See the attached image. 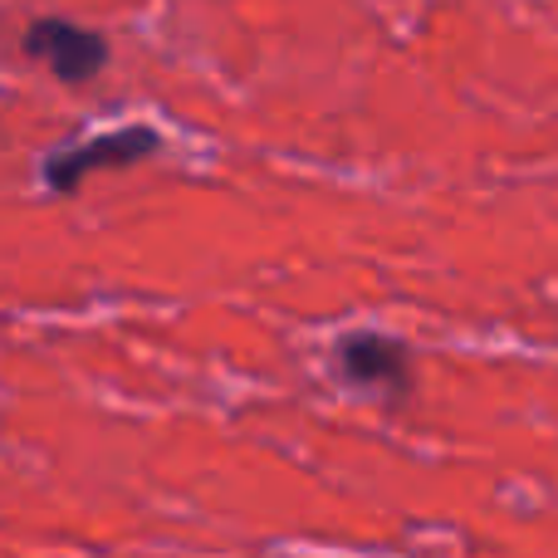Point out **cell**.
Here are the masks:
<instances>
[{"label":"cell","instance_id":"6da1fadb","mask_svg":"<svg viewBox=\"0 0 558 558\" xmlns=\"http://www.w3.org/2000/svg\"><path fill=\"white\" fill-rule=\"evenodd\" d=\"M25 54L45 59L49 74L64 84H88L108 64V39L88 25H74V20L45 15L25 29Z\"/></svg>","mask_w":558,"mask_h":558},{"label":"cell","instance_id":"7a4b0ae2","mask_svg":"<svg viewBox=\"0 0 558 558\" xmlns=\"http://www.w3.org/2000/svg\"><path fill=\"white\" fill-rule=\"evenodd\" d=\"M157 147V133L153 128H123V133H98L88 143H74V147H59L54 157L45 162V182L54 192H74L94 167H123V162H137Z\"/></svg>","mask_w":558,"mask_h":558},{"label":"cell","instance_id":"3957f363","mask_svg":"<svg viewBox=\"0 0 558 558\" xmlns=\"http://www.w3.org/2000/svg\"><path fill=\"white\" fill-rule=\"evenodd\" d=\"M338 367H343L357 387H402V377H407L402 348L383 333L343 338V343H338Z\"/></svg>","mask_w":558,"mask_h":558}]
</instances>
